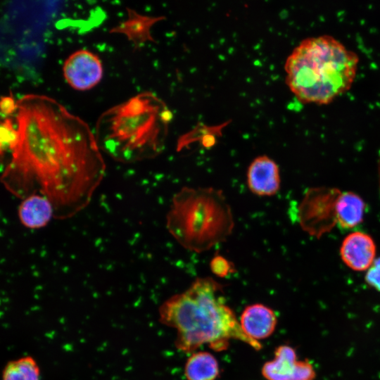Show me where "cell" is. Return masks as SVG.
<instances>
[{
	"instance_id": "obj_1",
	"label": "cell",
	"mask_w": 380,
	"mask_h": 380,
	"mask_svg": "<svg viewBox=\"0 0 380 380\" xmlns=\"http://www.w3.org/2000/svg\"><path fill=\"white\" fill-rule=\"evenodd\" d=\"M18 139L1 156V182L15 197L41 195L54 217L70 218L90 203L106 172L94 132L54 99L28 94L17 100Z\"/></svg>"
},
{
	"instance_id": "obj_2",
	"label": "cell",
	"mask_w": 380,
	"mask_h": 380,
	"mask_svg": "<svg viewBox=\"0 0 380 380\" xmlns=\"http://www.w3.org/2000/svg\"><path fill=\"white\" fill-rule=\"evenodd\" d=\"M159 321L176 330L175 347L186 353L203 345L215 351L226 350L231 340L256 350L260 342L248 337L239 320L225 303L222 286L212 277H198L184 291L173 295L158 308Z\"/></svg>"
},
{
	"instance_id": "obj_3",
	"label": "cell",
	"mask_w": 380,
	"mask_h": 380,
	"mask_svg": "<svg viewBox=\"0 0 380 380\" xmlns=\"http://www.w3.org/2000/svg\"><path fill=\"white\" fill-rule=\"evenodd\" d=\"M172 118L162 99L144 91L103 112L94 134L101 151L113 160L142 161L162 153Z\"/></svg>"
},
{
	"instance_id": "obj_4",
	"label": "cell",
	"mask_w": 380,
	"mask_h": 380,
	"mask_svg": "<svg viewBox=\"0 0 380 380\" xmlns=\"http://www.w3.org/2000/svg\"><path fill=\"white\" fill-rule=\"evenodd\" d=\"M358 56L330 35L301 41L288 56V87L303 103L327 104L351 87Z\"/></svg>"
},
{
	"instance_id": "obj_5",
	"label": "cell",
	"mask_w": 380,
	"mask_h": 380,
	"mask_svg": "<svg viewBox=\"0 0 380 380\" xmlns=\"http://www.w3.org/2000/svg\"><path fill=\"white\" fill-rule=\"evenodd\" d=\"M166 227L183 248L201 253L225 241L233 232L234 220L221 190L184 186L172 198Z\"/></svg>"
},
{
	"instance_id": "obj_6",
	"label": "cell",
	"mask_w": 380,
	"mask_h": 380,
	"mask_svg": "<svg viewBox=\"0 0 380 380\" xmlns=\"http://www.w3.org/2000/svg\"><path fill=\"white\" fill-rule=\"evenodd\" d=\"M66 82L74 89L86 91L98 84L103 77V65L94 53L80 49L70 54L63 65Z\"/></svg>"
},
{
	"instance_id": "obj_7",
	"label": "cell",
	"mask_w": 380,
	"mask_h": 380,
	"mask_svg": "<svg viewBox=\"0 0 380 380\" xmlns=\"http://www.w3.org/2000/svg\"><path fill=\"white\" fill-rule=\"evenodd\" d=\"M261 372L267 380H314L316 376L311 363L298 360L296 350L286 345L276 348L274 358L263 365Z\"/></svg>"
},
{
	"instance_id": "obj_8",
	"label": "cell",
	"mask_w": 380,
	"mask_h": 380,
	"mask_svg": "<svg viewBox=\"0 0 380 380\" xmlns=\"http://www.w3.org/2000/svg\"><path fill=\"white\" fill-rule=\"evenodd\" d=\"M246 182L253 194L259 196H274L280 189L279 168L270 157L265 155L258 156L248 167Z\"/></svg>"
},
{
	"instance_id": "obj_9",
	"label": "cell",
	"mask_w": 380,
	"mask_h": 380,
	"mask_svg": "<svg viewBox=\"0 0 380 380\" xmlns=\"http://www.w3.org/2000/svg\"><path fill=\"white\" fill-rule=\"evenodd\" d=\"M340 255L349 268L355 271H364L368 270L375 260L376 245L367 234L352 232L343 239Z\"/></svg>"
},
{
	"instance_id": "obj_10",
	"label": "cell",
	"mask_w": 380,
	"mask_h": 380,
	"mask_svg": "<svg viewBox=\"0 0 380 380\" xmlns=\"http://www.w3.org/2000/svg\"><path fill=\"white\" fill-rule=\"evenodd\" d=\"M239 323L244 334L259 342L270 336L274 331L277 317L274 311L262 303L247 305L243 310Z\"/></svg>"
},
{
	"instance_id": "obj_11",
	"label": "cell",
	"mask_w": 380,
	"mask_h": 380,
	"mask_svg": "<svg viewBox=\"0 0 380 380\" xmlns=\"http://www.w3.org/2000/svg\"><path fill=\"white\" fill-rule=\"evenodd\" d=\"M127 18L110 30L111 34L124 35L135 49L145 44L154 42L151 29L163 16H148L139 13L134 9L127 8Z\"/></svg>"
},
{
	"instance_id": "obj_12",
	"label": "cell",
	"mask_w": 380,
	"mask_h": 380,
	"mask_svg": "<svg viewBox=\"0 0 380 380\" xmlns=\"http://www.w3.org/2000/svg\"><path fill=\"white\" fill-rule=\"evenodd\" d=\"M21 224L27 228L40 229L54 217V210L49 199L41 195H31L21 200L18 209Z\"/></svg>"
},
{
	"instance_id": "obj_13",
	"label": "cell",
	"mask_w": 380,
	"mask_h": 380,
	"mask_svg": "<svg viewBox=\"0 0 380 380\" xmlns=\"http://www.w3.org/2000/svg\"><path fill=\"white\" fill-rule=\"evenodd\" d=\"M365 210L364 201L353 192L339 194L336 199L335 220L342 228L350 229L359 224Z\"/></svg>"
},
{
	"instance_id": "obj_14",
	"label": "cell",
	"mask_w": 380,
	"mask_h": 380,
	"mask_svg": "<svg viewBox=\"0 0 380 380\" xmlns=\"http://www.w3.org/2000/svg\"><path fill=\"white\" fill-rule=\"evenodd\" d=\"M219 374L218 362L209 352H194L186 360L184 375L187 380H215Z\"/></svg>"
},
{
	"instance_id": "obj_15",
	"label": "cell",
	"mask_w": 380,
	"mask_h": 380,
	"mask_svg": "<svg viewBox=\"0 0 380 380\" xmlns=\"http://www.w3.org/2000/svg\"><path fill=\"white\" fill-rule=\"evenodd\" d=\"M41 369L36 359L25 355L9 360L3 368L1 380H40Z\"/></svg>"
},
{
	"instance_id": "obj_16",
	"label": "cell",
	"mask_w": 380,
	"mask_h": 380,
	"mask_svg": "<svg viewBox=\"0 0 380 380\" xmlns=\"http://www.w3.org/2000/svg\"><path fill=\"white\" fill-rule=\"evenodd\" d=\"M227 125V123L224 122L215 126H207L204 124L196 125L194 129L179 138L177 141V151H182L195 142L200 143L206 148L213 146L222 135V129Z\"/></svg>"
},
{
	"instance_id": "obj_17",
	"label": "cell",
	"mask_w": 380,
	"mask_h": 380,
	"mask_svg": "<svg viewBox=\"0 0 380 380\" xmlns=\"http://www.w3.org/2000/svg\"><path fill=\"white\" fill-rule=\"evenodd\" d=\"M18 131L11 118H4L1 124V156L10 151L18 139Z\"/></svg>"
},
{
	"instance_id": "obj_18",
	"label": "cell",
	"mask_w": 380,
	"mask_h": 380,
	"mask_svg": "<svg viewBox=\"0 0 380 380\" xmlns=\"http://www.w3.org/2000/svg\"><path fill=\"white\" fill-rule=\"evenodd\" d=\"M211 272L217 277L224 278L236 272L234 265L222 255L216 253L210 262Z\"/></svg>"
},
{
	"instance_id": "obj_19",
	"label": "cell",
	"mask_w": 380,
	"mask_h": 380,
	"mask_svg": "<svg viewBox=\"0 0 380 380\" xmlns=\"http://www.w3.org/2000/svg\"><path fill=\"white\" fill-rule=\"evenodd\" d=\"M367 284L380 292V257L376 258L365 274Z\"/></svg>"
},
{
	"instance_id": "obj_20",
	"label": "cell",
	"mask_w": 380,
	"mask_h": 380,
	"mask_svg": "<svg viewBox=\"0 0 380 380\" xmlns=\"http://www.w3.org/2000/svg\"><path fill=\"white\" fill-rule=\"evenodd\" d=\"M1 113L5 118H8L15 113L17 110V101L11 95L2 96L1 98Z\"/></svg>"
}]
</instances>
